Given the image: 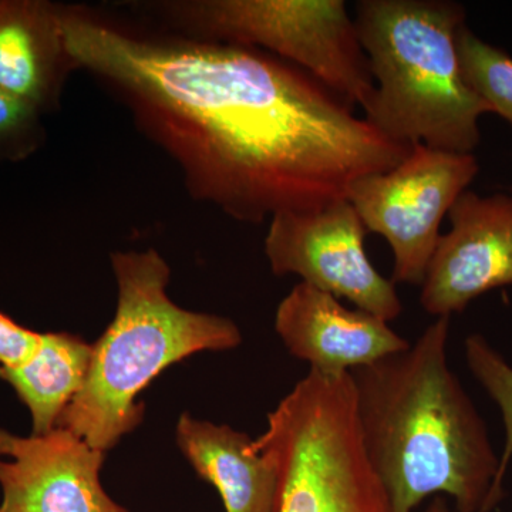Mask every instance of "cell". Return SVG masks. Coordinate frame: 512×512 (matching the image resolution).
Masks as SVG:
<instances>
[{
  "instance_id": "cell-9",
  "label": "cell",
  "mask_w": 512,
  "mask_h": 512,
  "mask_svg": "<svg viewBox=\"0 0 512 512\" xmlns=\"http://www.w3.org/2000/svg\"><path fill=\"white\" fill-rule=\"evenodd\" d=\"M421 282L420 305L443 318L478 296L512 285V197L464 191L450 212Z\"/></svg>"
},
{
  "instance_id": "cell-19",
  "label": "cell",
  "mask_w": 512,
  "mask_h": 512,
  "mask_svg": "<svg viewBox=\"0 0 512 512\" xmlns=\"http://www.w3.org/2000/svg\"><path fill=\"white\" fill-rule=\"evenodd\" d=\"M424 512H453L448 507V503L446 498H443V495H437L433 501H431L429 507Z\"/></svg>"
},
{
  "instance_id": "cell-11",
  "label": "cell",
  "mask_w": 512,
  "mask_h": 512,
  "mask_svg": "<svg viewBox=\"0 0 512 512\" xmlns=\"http://www.w3.org/2000/svg\"><path fill=\"white\" fill-rule=\"evenodd\" d=\"M275 330L292 356L326 376L372 365L410 346L386 320L362 309L352 311L305 282L293 286L279 303Z\"/></svg>"
},
{
  "instance_id": "cell-5",
  "label": "cell",
  "mask_w": 512,
  "mask_h": 512,
  "mask_svg": "<svg viewBox=\"0 0 512 512\" xmlns=\"http://www.w3.org/2000/svg\"><path fill=\"white\" fill-rule=\"evenodd\" d=\"M255 446L275 467L276 512H390L360 437L350 372L311 370L268 414Z\"/></svg>"
},
{
  "instance_id": "cell-12",
  "label": "cell",
  "mask_w": 512,
  "mask_h": 512,
  "mask_svg": "<svg viewBox=\"0 0 512 512\" xmlns=\"http://www.w3.org/2000/svg\"><path fill=\"white\" fill-rule=\"evenodd\" d=\"M62 6L0 0V89L43 114L55 110L73 60L64 46Z\"/></svg>"
},
{
  "instance_id": "cell-16",
  "label": "cell",
  "mask_w": 512,
  "mask_h": 512,
  "mask_svg": "<svg viewBox=\"0 0 512 512\" xmlns=\"http://www.w3.org/2000/svg\"><path fill=\"white\" fill-rule=\"evenodd\" d=\"M464 352L471 373L497 404L503 419L505 443L500 457V480L504 483L512 460V366L478 333L464 340Z\"/></svg>"
},
{
  "instance_id": "cell-8",
  "label": "cell",
  "mask_w": 512,
  "mask_h": 512,
  "mask_svg": "<svg viewBox=\"0 0 512 512\" xmlns=\"http://www.w3.org/2000/svg\"><path fill=\"white\" fill-rule=\"evenodd\" d=\"M366 234L350 201L340 200L320 210L275 215L265 254L275 275H298L301 282L390 322L402 315V301L392 279L367 258Z\"/></svg>"
},
{
  "instance_id": "cell-1",
  "label": "cell",
  "mask_w": 512,
  "mask_h": 512,
  "mask_svg": "<svg viewBox=\"0 0 512 512\" xmlns=\"http://www.w3.org/2000/svg\"><path fill=\"white\" fill-rule=\"evenodd\" d=\"M64 46L181 170L194 200L239 222L348 200L352 184L402 163L318 79L264 50L136 29L63 6Z\"/></svg>"
},
{
  "instance_id": "cell-10",
  "label": "cell",
  "mask_w": 512,
  "mask_h": 512,
  "mask_svg": "<svg viewBox=\"0 0 512 512\" xmlns=\"http://www.w3.org/2000/svg\"><path fill=\"white\" fill-rule=\"evenodd\" d=\"M104 456L67 430L0 429V512H128L101 484Z\"/></svg>"
},
{
  "instance_id": "cell-2",
  "label": "cell",
  "mask_w": 512,
  "mask_h": 512,
  "mask_svg": "<svg viewBox=\"0 0 512 512\" xmlns=\"http://www.w3.org/2000/svg\"><path fill=\"white\" fill-rule=\"evenodd\" d=\"M450 320L437 318L403 352L350 372L360 437L390 512L443 494L457 512H491L504 498L487 426L448 365Z\"/></svg>"
},
{
  "instance_id": "cell-17",
  "label": "cell",
  "mask_w": 512,
  "mask_h": 512,
  "mask_svg": "<svg viewBox=\"0 0 512 512\" xmlns=\"http://www.w3.org/2000/svg\"><path fill=\"white\" fill-rule=\"evenodd\" d=\"M42 111L0 89V163L25 160L45 143Z\"/></svg>"
},
{
  "instance_id": "cell-4",
  "label": "cell",
  "mask_w": 512,
  "mask_h": 512,
  "mask_svg": "<svg viewBox=\"0 0 512 512\" xmlns=\"http://www.w3.org/2000/svg\"><path fill=\"white\" fill-rule=\"evenodd\" d=\"M355 25L375 83L365 119L396 143L473 154L491 110L461 70L466 9L448 0H360Z\"/></svg>"
},
{
  "instance_id": "cell-6",
  "label": "cell",
  "mask_w": 512,
  "mask_h": 512,
  "mask_svg": "<svg viewBox=\"0 0 512 512\" xmlns=\"http://www.w3.org/2000/svg\"><path fill=\"white\" fill-rule=\"evenodd\" d=\"M154 8L175 33L264 50L312 74L350 106L365 109L375 90L343 0H181Z\"/></svg>"
},
{
  "instance_id": "cell-3",
  "label": "cell",
  "mask_w": 512,
  "mask_h": 512,
  "mask_svg": "<svg viewBox=\"0 0 512 512\" xmlns=\"http://www.w3.org/2000/svg\"><path fill=\"white\" fill-rule=\"evenodd\" d=\"M110 261L119 291L116 315L93 345L83 389L56 426L104 454L140 426L146 407L138 396L164 370L195 353L242 343L234 320L171 301V268L156 249L114 252Z\"/></svg>"
},
{
  "instance_id": "cell-7",
  "label": "cell",
  "mask_w": 512,
  "mask_h": 512,
  "mask_svg": "<svg viewBox=\"0 0 512 512\" xmlns=\"http://www.w3.org/2000/svg\"><path fill=\"white\" fill-rule=\"evenodd\" d=\"M480 171L474 154L413 144L402 163L359 178L348 192L367 232L389 242L394 284L421 285L440 225Z\"/></svg>"
},
{
  "instance_id": "cell-13",
  "label": "cell",
  "mask_w": 512,
  "mask_h": 512,
  "mask_svg": "<svg viewBox=\"0 0 512 512\" xmlns=\"http://www.w3.org/2000/svg\"><path fill=\"white\" fill-rule=\"evenodd\" d=\"M177 444L202 480L217 488L227 512H276L278 477L255 440L227 424L181 414Z\"/></svg>"
},
{
  "instance_id": "cell-15",
  "label": "cell",
  "mask_w": 512,
  "mask_h": 512,
  "mask_svg": "<svg viewBox=\"0 0 512 512\" xmlns=\"http://www.w3.org/2000/svg\"><path fill=\"white\" fill-rule=\"evenodd\" d=\"M457 49L468 86L512 128V57L484 42L467 25L458 30Z\"/></svg>"
},
{
  "instance_id": "cell-14",
  "label": "cell",
  "mask_w": 512,
  "mask_h": 512,
  "mask_svg": "<svg viewBox=\"0 0 512 512\" xmlns=\"http://www.w3.org/2000/svg\"><path fill=\"white\" fill-rule=\"evenodd\" d=\"M93 345L72 333H43L36 355L18 367H0V379L13 387L32 416L33 436L56 430L57 421L83 389Z\"/></svg>"
},
{
  "instance_id": "cell-18",
  "label": "cell",
  "mask_w": 512,
  "mask_h": 512,
  "mask_svg": "<svg viewBox=\"0 0 512 512\" xmlns=\"http://www.w3.org/2000/svg\"><path fill=\"white\" fill-rule=\"evenodd\" d=\"M43 333L25 328L0 312V367H18L36 355Z\"/></svg>"
}]
</instances>
